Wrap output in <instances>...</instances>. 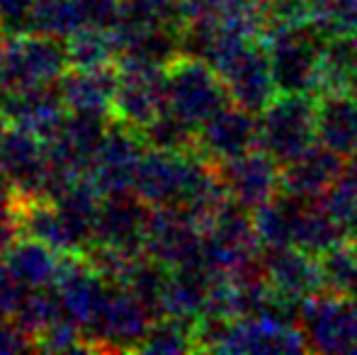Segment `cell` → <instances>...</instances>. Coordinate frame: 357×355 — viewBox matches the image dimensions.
Instances as JSON below:
<instances>
[{
	"label": "cell",
	"instance_id": "1",
	"mask_svg": "<svg viewBox=\"0 0 357 355\" xmlns=\"http://www.w3.org/2000/svg\"><path fill=\"white\" fill-rule=\"evenodd\" d=\"M280 93L319 95L326 37L311 22L275 24L263 34Z\"/></svg>",
	"mask_w": 357,
	"mask_h": 355
},
{
	"label": "cell",
	"instance_id": "2",
	"mask_svg": "<svg viewBox=\"0 0 357 355\" xmlns=\"http://www.w3.org/2000/svg\"><path fill=\"white\" fill-rule=\"evenodd\" d=\"M260 149L289 163L306 149L319 144L316 137V95L309 93H278L275 100L258 114Z\"/></svg>",
	"mask_w": 357,
	"mask_h": 355
},
{
	"label": "cell",
	"instance_id": "3",
	"mask_svg": "<svg viewBox=\"0 0 357 355\" xmlns=\"http://www.w3.org/2000/svg\"><path fill=\"white\" fill-rule=\"evenodd\" d=\"M296 324L314 353H357V297L321 292L299 304Z\"/></svg>",
	"mask_w": 357,
	"mask_h": 355
},
{
	"label": "cell",
	"instance_id": "4",
	"mask_svg": "<svg viewBox=\"0 0 357 355\" xmlns=\"http://www.w3.org/2000/svg\"><path fill=\"white\" fill-rule=\"evenodd\" d=\"M216 71L229 88L231 103L255 114L263 112L280 93L263 37L248 39Z\"/></svg>",
	"mask_w": 357,
	"mask_h": 355
},
{
	"label": "cell",
	"instance_id": "5",
	"mask_svg": "<svg viewBox=\"0 0 357 355\" xmlns=\"http://www.w3.org/2000/svg\"><path fill=\"white\" fill-rule=\"evenodd\" d=\"M170 100L183 124H204L231 105L224 78L212 63L183 61L170 76Z\"/></svg>",
	"mask_w": 357,
	"mask_h": 355
},
{
	"label": "cell",
	"instance_id": "6",
	"mask_svg": "<svg viewBox=\"0 0 357 355\" xmlns=\"http://www.w3.org/2000/svg\"><path fill=\"white\" fill-rule=\"evenodd\" d=\"M229 199L245 209H258L280 192L282 163L265 149H253L238 158L216 166Z\"/></svg>",
	"mask_w": 357,
	"mask_h": 355
},
{
	"label": "cell",
	"instance_id": "7",
	"mask_svg": "<svg viewBox=\"0 0 357 355\" xmlns=\"http://www.w3.org/2000/svg\"><path fill=\"white\" fill-rule=\"evenodd\" d=\"M260 258L275 294L294 314L306 297L326 289L319 256H311L296 246H268L260 251Z\"/></svg>",
	"mask_w": 357,
	"mask_h": 355
},
{
	"label": "cell",
	"instance_id": "8",
	"mask_svg": "<svg viewBox=\"0 0 357 355\" xmlns=\"http://www.w3.org/2000/svg\"><path fill=\"white\" fill-rule=\"evenodd\" d=\"M309 351L296 322L278 314L234 319L219 353H304Z\"/></svg>",
	"mask_w": 357,
	"mask_h": 355
},
{
	"label": "cell",
	"instance_id": "9",
	"mask_svg": "<svg viewBox=\"0 0 357 355\" xmlns=\"http://www.w3.org/2000/svg\"><path fill=\"white\" fill-rule=\"evenodd\" d=\"M202 127L204 129L199 137V146L214 166L243 156L253 149H260L258 114L234 103L221 112H216Z\"/></svg>",
	"mask_w": 357,
	"mask_h": 355
},
{
	"label": "cell",
	"instance_id": "10",
	"mask_svg": "<svg viewBox=\"0 0 357 355\" xmlns=\"http://www.w3.org/2000/svg\"><path fill=\"white\" fill-rule=\"evenodd\" d=\"M345 161L348 158L331 151L324 144H314L282 166L280 190L301 199H321L345 171Z\"/></svg>",
	"mask_w": 357,
	"mask_h": 355
},
{
	"label": "cell",
	"instance_id": "11",
	"mask_svg": "<svg viewBox=\"0 0 357 355\" xmlns=\"http://www.w3.org/2000/svg\"><path fill=\"white\" fill-rule=\"evenodd\" d=\"M316 137L345 158L357 151V98L350 90L316 95Z\"/></svg>",
	"mask_w": 357,
	"mask_h": 355
},
{
	"label": "cell",
	"instance_id": "12",
	"mask_svg": "<svg viewBox=\"0 0 357 355\" xmlns=\"http://www.w3.org/2000/svg\"><path fill=\"white\" fill-rule=\"evenodd\" d=\"M306 202L309 199L294 197V195L280 190L270 202L253 209V224L260 246H294Z\"/></svg>",
	"mask_w": 357,
	"mask_h": 355
},
{
	"label": "cell",
	"instance_id": "13",
	"mask_svg": "<svg viewBox=\"0 0 357 355\" xmlns=\"http://www.w3.org/2000/svg\"><path fill=\"white\" fill-rule=\"evenodd\" d=\"M357 76V37H331L321 56V93L350 90Z\"/></svg>",
	"mask_w": 357,
	"mask_h": 355
},
{
	"label": "cell",
	"instance_id": "14",
	"mask_svg": "<svg viewBox=\"0 0 357 355\" xmlns=\"http://www.w3.org/2000/svg\"><path fill=\"white\" fill-rule=\"evenodd\" d=\"M319 263L326 289L357 297V246L350 239L319 256Z\"/></svg>",
	"mask_w": 357,
	"mask_h": 355
},
{
	"label": "cell",
	"instance_id": "15",
	"mask_svg": "<svg viewBox=\"0 0 357 355\" xmlns=\"http://www.w3.org/2000/svg\"><path fill=\"white\" fill-rule=\"evenodd\" d=\"M309 22L331 37H357V0H311Z\"/></svg>",
	"mask_w": 357,
	"mask_h": 355
},
{
	"label": "cell",
	"instance_id": "16",
	"mask_svg": "<svg viewBox=\"0 0 357 355\" xmlns=\"http://www.w3.org/2000/svg\"><path fill=\"white\" fill-rule=\"evenodd\" d=\"M348 239L357 246V207H355L353 219H350V224H348Z\"/></svg>",
	"mask_w": 357,
	"mask_h": 355
},
{
	"label": "cell",
	"instance_id": "17",
	"mask_svg": "<svg viewBox=\"0 0 357 355\" xmlns=\"http://www.w3.org/2000/svg\"><path fill=\"white\" fill-rule=\"evenodd\" d=\"M350 93H353V95H355V98H357V76H355V81H353V86H350Z\"/></svg>",
	"mask_w": 357,
	"mask_h": 355
},
{
	"label": "cell",
	"instance_id": "18",
	"mask_svg": "<svg viewBox=\"0 0 357 355\" xmlns=\"http://www.w3.org/2000/svg\"><path fill=\"white\" fill-rule=\"evenodd\" d=\"M348 161H353V163H355V166H357V151L353 153V156H350V158H348Z\"/></svg>",
	"mask_w": 357,
	"mask_h": 355
}]
</instances>
